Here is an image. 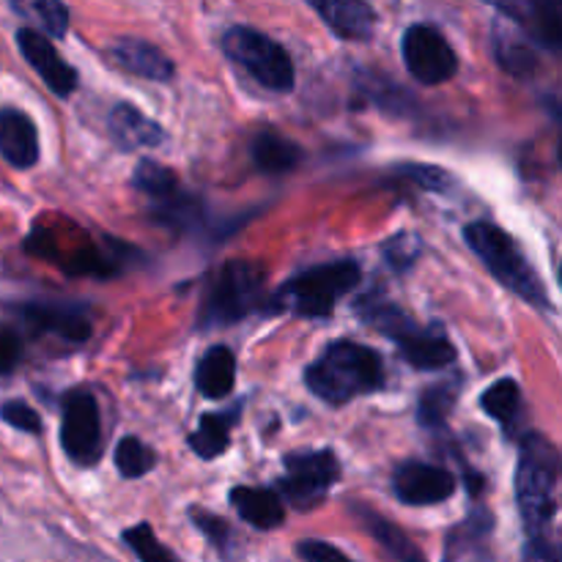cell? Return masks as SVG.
I'll list each match as a JSON object with an SVG mask.
<instances>
[{"instance_id": "obj_1", "label": "cell", "mask_w": 562, "mask_h": 562, "mask_svg": "<svg viewBox=\"0 0 562 562\" xmlns=\"http://www.w3.org/2000/svg\"><path fill=\"white\" fill-rule=\"evenodd\" d=\"M558 448L543 434H527L516 464V503L525 521L530 552L547 562H558V543L552 541V521L558 514Z\"/></svg>"}, {"instance_id": "obj_2", "label": "cell", "mask_w": 562, "mask_h": 562, "mask_svg": "<svg viewBox=\"0 0 562 562\" xmlns=\"http://www.w3.org/2000/svg\"><path fill=\"white\" fill-rule=\"evenodd\" d=\"M305 384L324 404L344 406L384 387V362L357 340H333L305 371Z\"/></svg>"}, {"instance_id": "obj_3", "label": "cell", "mask_w": 562, "mask_h": 562, "mask_svg": "<svg viewBox=\"0 0 562 562\" xmlns=\"http://www.w3.org/2000/svg\"><path fill=\"white\" fill-rule=\"evenodd\" d=\"M464 239L467 245H470V250L481 258L483 267H486L505 289L514 291L516 296H521V300L530 302V305L552 311V300H549L547 289H543V280L538 278L532 263L527 261L525 252L519 250L514 236H508V231H503L494 223H486V220H477V223L467 225Z\"/></svg>"}, {"instance_id": "obj_4", "label": "cell", "mask_w": 562, "mask_h": 562, "mask_svg": "<svg viewBox=\"0 0 562 562\" xmlns=\"http://www.w3.org/2000/svg\"><path fill=\"white\" fill-rule=\"evenodd\" d=\"M267 302V272L261 263L236 258L212 274L203 294L198 327H231Z\"/></svg>"}, {"instance_id": "obj_5", "label": "cell", "mask_w": 562, "mask_h": 562, "mask_svg": "<svg viewBox=\"0 0 562 562\" xmlns=\"http://www.w3.org/2000/svg\"><path fill=\"white\" fill-rule=\"evenodd\" d=\"M362 280L357 261H333L311 267L291 278L269 302V311H289L302 318H327L340 296L355 291Z\"/></svg>"}, {"instance_id": "obj_6", "label": "cell", "mask_w": 562, "mask_h": 562, "mask_svg": "<svg viewBox=\"0 0 562 562\" xmlns=\"http://www.w3.org/2000/svg\"><path fill=\"white\" fill-rule=\"evenodd\" d=\"M362 316L398 346L401 357L417 371H442L456 362V346L439 327H417L406 313L390 302L366 305Z\"/></svg>"}, {"instance_id": "obj_7", "label": "cell", "mask_w": 562, "mask_h": 562, "mask_svg": "<svg viewBox=\"0 0 562 562\" xmlns=\"http://www.w3.org/2000/svg\"><path fill=\"white\" fill-rule=\"evenodd\" d=\"M223 53L269 91L289 93L294 88L296 69L291 55L274 38L256 31V27H228L223 36Z\"/></svg>"}, {"instance_id": "obj_8", "label": "cell", "mask_w": 562, "mask_h": 562, "mask_svg": "<svg viewBox=\"0 0 562 562\" xmlns=\"http://www.w3.org/2000/svg\"><path fill=\"white\" fill-rule=\"evenodd\" d=\"M285 472L278 481L280 499L296 510H313L327 499L329 488L340 481V461L333 450H300L283 461Z\"/></svg>"}, {"instance_id": "obj_9", "label": "cell", "mask_w": 562, "mask_h": 562, "mask_svg": "<svg viewBox=\"0 0 562 562\" xmlns=\"http://www.w3.org/2000/svg\"><path fill=\"white\" fill-rule=\"evenodd\" d=\"M60 448L71 464L93 467L104 453V434L99 404L88 390H69L60 401Z\"/></svg>"}, {"instance_id": "obj_10", "label": "cell", "mask_w": 562, "mask_h": 562, "mask_svg": "<svg viewBox=\"0 0 562 562\" xmlns=\"http://www.w3.org/2000/svg\"><path fill=\"white\" fill-rule=\"evenodd\" d=\"M25 250L33 256L44 258V261H53L55 267L64 269L66 274H93V278H110V274L119 272V263L115 258H110L108 252L99 250L91 239H86V234H80L75 239V245L64 239V234L47 228H33L31 236L25 241Z\"/></svg>"}, {"instance_id": "obj_11", "label": "cell", "mask_w": 562, "mask_h": 562, "mask_svg": "<svg viewBox=\"0 0 562 562\" xmlns=\"http://www.w3.org/2000/svg\"><path fill=\"white\" fill-rule=\"evenodd\" d=\"M401 55H404L409 75L420 86H442V82H448L459 71L456 49L450 47V42L442 36L439 27L426 25V22H417V25H412L404 33Z\"/></svg>"}, {"instance_id": "obj_12", "label": "cell", "mask_w": 562, "mask_h": 562, "mask_svg": "<svg viewBox=\"0 0 562 562\" xmlns=\"http://www.w3.org/2000/svg\"><path fill=\"white\" fill-rule=\"evenodd\" d=\"M456 475L442 467L423 464V461H404L393 475L395 497L412 508H426V505H442L456 494Z\"/></svg>"}, {"instance_id": "obj_13", "label": "cell", "mask_w": 562, "mask_h": 562, "mask_svg": "<svg viewBox=\"0 0 562 562\" xmlns=\"http://www.w3.org/2000/svg\"><path fill=\"white\" fill-rule=\"evenodd\" d=\"M499 11L530 38L532 44L558 53L562 44L560 0H494Z\"/></svg>"}, {"instance_id": "obj_14", "label": "cell", "mask_w": 562, "mask_h": 562, "mask_svg": "<svg viewBox=\"0 0 562 562\" xmlns=\"http://www.w3.org/2000/svg\"><path fill=\"white\" fill-rule=\"evenodd\" d=\"M16 47H20L22 58L31 64V69L42 77L44 86H47L55 97H69V93H75V66H69L60 58L55 44L49 42L42 31H36V27H20V31H16Z\"/></svg>"}, {"instance_id": "obj_15", "label": "cell", "mask_w": 562, "mask_h": 562, "mask_svg": "<svg viewBox=\"0 0 562 562\" xmlns=\"http://www.w3.org/2000/svg\"><path fill=\"white\" fill-rule=\"evenodd\" d=\"M22 318L33 333L58 335L69 344H86L91 338V318L69 302H31L22 307Z\"/></svg>"}, {"instance_id": "obj_16", "label": "cell", "mask_w": 562, "mask_h": 562, "mask_svg": "<svg viewBox=\"0 0 562 562\" xmlns=\"http://www.w3.org/2000/svg\"><path fill=\"white\" fill-rule=\"evenodd\" d=\"M329 25L335 36L346 42H366L376 31V11L368 0H307Z\"/></svg>"}, {"instance_id": "obj_17", "label": "cell", "mask_w": 562, "mask_h": 562, "mask_svg": "<svg viewBox=\"0 0 562 562\" xmlns=\"http://www.w3.org/2000/svg\"><path fill=\"white\" fill-rule=\"evenodd\" d=\"M0 157L16 170L38 162V130L31 115L16 108H0Z\"/></svg>"}, {"instance_id": "obj_18", "label": "cell", "mask_w": 562, "mask_h": 562, "mask_svg": "<svg viewBox=\"0 0 562 562\" xmlns=\"http://www.w3.org/2000/svg\"><path fill=\"white\" fill-rule=\"evenodd\" d=\"M108 53L119 69L130 71V75L135 77H146V80L154 82H168L170 77L176 75L173 60H170L159 47L143 42V38H115L113 47H110Z\"/></svg>"}, {"instance_id": "obj_19", "label": "cell", "mask_w": 562, "mask_h": 562, "mask_svg": "<svg viewBox=\"0 0 562 562\" xmlns=\"http://www.w3.org/2000/svg\"><path fill=\"white\" fill-rule=\"evenodd\" d=\"M110 135L124 151H137V148H154L165 140L162 126L130 102H121L110 110Z\"/></svg>"}, {"instance_id": "obj_20", "label": "cell", "mask_w": 562, "mask_h": 562, "mask_svg": "<svg viewBox=\"0 0 562 562\" xmlns=\"http://www.w3.org/2000/svg\"><path fill=\"white\" fill-rule=\"evenodd\" d=\"M231 505L241 521H247L256 530H274L285 521L283 499L274 488H258V486H236L228 494Z\"/></svg>"}, {"instance_id": "obj_21", "label": "cell", "mask_w": 562, "mask_h": 562, "mask_svg": "<svg viewBox=\"0 0 562 562\" xmlns=\"http://www.w3.org/2000/svg\"><path fill=\"white\" fill-rule=\"evenodd\" d=\"M236 384V357L228 346H212L195 368V387L203 398L220 401Z\"/></svg>"}, {"instance_id": "obj_22", "label": "cell", "mask_w": 562, "mask_h": 562, "mask_svg": "<svg viewBox=\"0 0 562 562\" xmlns=\"http://www.w3.org/2000/svg\"><path fill=\"white\" fill-rule=\"evenodd\" d=\"M250 157L263 173H291L302 162V148L291 137L274 130H261L250 143Z\"/></svg>"}, {"instance_id": "obj_23", "label": "cell", "mask_w": 562, "mask_h": 562, "mask_svg": "<svg viewBox=\"0 0 562 562\" xmlns=\"http://www.w3.org/2000/svg\"><path fill=\"white\" fill-rule=\"evenodd\" d=\"M355 514L357 519H360L362 530H366L395 562H426L423 552L417 549V543L412 541L398 525H393V521L384 519V516H379L376 510L371 508H355Z\"/></svg>"}, {"instance_id": "obj_24", "label": "cell", "mask_w": 562, "mask_h": 562, "mask_svg": "<svg viewBox=\"0 0 562 562\" xmlns=\"http://www.w3.org/2000/svg\"><path fill=\"white\" fill-rule=\"evenodd\" d=\"M239 420V406L236 409H225V412H209V415L201 417L195 431L187 437V445L201 456L203 461H212L217 456H223L231 445V428L236 426Z\"/></svg>"}, {"instance_id": "obj_25", "label": "cell", "mask_w": 562, "mask_h": 562, "mask_svg": "<svg viewBox=\"0 0 562 562\" xmlns=\"http://www.w3.org/2000/svg\"><path fill=\"white\" fill-rule=\"evenodd\" d=\"M494 58L514 77H530L538 69L536 44L525 36H516L503 25L494 27Z\"/></svg>"}, {"instance_id": "obj_26", "label": "cell", "mask_w": 562, "mask_h": 562, "mask_svg": "<svg viewBox=\"0 0 562 562\" xmlns=\"http://www.w3.org/2000/svg\"><path fill=\"white\" fill-rule=\"evenodd\" d=\"M456 401H459V379H445V382L431 384L417 404V423L428 431H439L448 423Z\"/></svg>"}, {"instance_id": "obj_27", "label": "cell", "mask_w": 562, "mask_h": 562, "mask_svg": "<svg viewBox=\"0 0 562 562\" xmlns=\"http://www.w3.org/2000/svg\"><path fill=\"white\" fill-rule=\"evenodd\" d=\"M206 217L203 212L201 198L190 195V192L179 190L176 195L165 198V201L151 203V220L168 225L173 231H192L201 225V220Z\"/></svg>"}, {"instance_id": "obj_28", "label": "cell", "mask_w": 562, "mask_h": 562, "mask_svg": "<svg viewBox=\"0 0 562 562\" xmlns=\"http://www.w3.org/2000/svg\"><path fill=\"white\" fill-rule=\"evenodd\" d=\"M11 9L44 36L64 38L69 33V9L60 0H11Z\"/></svg>"}, {"instance_id": "obj_29", "label": "cell", "mask_w": 562, "mask_h": 562, "mask_svg": "<svg viewBox=\"0 0 562 562\" xmlns=\"http://www.w3.org/2000/svg\"><path fill=\"white\" fill-rule=\"evenodd\" d=\"M481 406L492 420H497L499 426H505L510 431L521 415L519 382H514V379H499V382H494L492 387L481 395Z\"/></svg>"}, {"instance_id": "obj_30", "label": "cell", "mask_w": 562, "mask_h": 562, "mask_svg": "<svg viewBox=\"0 0 562 562\" xmlns=\"http://www.w3.org/2000/svg\"><path fill=\"white\" fill-rule=\"evenodd\" d=\"M132 187L137 192H143V195L151 198L154 203L165 201V198L176 195L181 190L179 176L170 168H165V165L154 162V159H140L137 162L135 173H132Z\"/></svg>"}, {"instance_id": "obj_31", "label": "cell", "mask_w": 562, "mask_h": 562, "mask_svg": "<svg viewBox=\"0 0 562 562\" xmlns=\"http://www.w3.org/2000/svg\"><path fill=\"white\" fill-rule=\"evenodd\" d=\"M154 467H157V453H154L143 439L124 437L115 445V470H119L121 477H126V481L143 477L146 472H151Z\"/></svg>"}, {"instance_id": "obj_32", "label": "cell", "mask_w": 562, "mask_h": 562, "mask_svg": "<svg viewBox=\"0 0 562 562\" xmlns=\"http://www.w3.org/2000/svg\"><path fill=\"white\" fill-rule=\"evenodd\" d=\"M121 538H124L126 547L137 554V560L140 562H181L168 547H165V543H159V538L154 536L151 525H146V521L124 530L121 532Z\"/></svg>"}, {"instance_id": "obj_33", "label": "cell", "mask_w": 562, "mask_h": 562, "mask_svg": "<svg viewBox=\"0 0 562 562\" xmlns=\"http://www.w3.org/2000/svg\"><path fill=\"white\" fill-rule=\"evenodd\" d=\"M190 519H192V525H195L198 530L209 538V543H212V547H217L220 552L228 554L231 538H234L228 521L220 519V516H214V514H206V510H201V508H192Z\"/></svg>"}, {"instance_id": "obj_34", "label": "cell", "mask_w": 562, "mask_h": 562, "mask_svg": "<svg viewBox=\"0 0 562 562\" xmlns=\"http://www.w3.org/2000/svg\"><path fill=\"white\" fill-rule=\"evenodd\" d=\"M0 417H3V423L14 426L16 431L42 434V428H44L38 412L31 409L25 401H9V404H3V409H0Z\"/></svg>"}, {"instance_id": "obj_35", "label": "cell", "mask_w": 562, "mask_h": 562, "mask_svg": "<svg viewBox=\"0 0 562 562\" xmlns=\"http://www.w3.org/2000/svg\"><path fill=\"white\" fill-rule=\"evenodd\" d=\"M401 176L412 179L415 184H420L423 190H431V192H445L453 181L450 176L445 173L442 168H434V165H404L401 168Z\"/></svg>"}, {"instance_id": "obj_36", "label": "cell", "mask_w": 562, "mask_h": 562, "mask_svg": "<svg viewBox=\"0 0 562 562\" xmlns=\"http://www.w3.org/2000/svg\"><path fill=\"white\" fill-rule=\"evenodd\" d=\"M417 250H420V241H417L412 234H398L384 245V256H387L390 267L398 269V272L409 269V263L415 261Z\"/></svg>"}, {"instance_id": "obj_37", "label": "cell", "mask_w": 562, "mask_h": 562, "mask_svg": "<svg viewBox=\"0 0 562 562\" xmlns=\"http://www.w3.org/2000/svg\"><path fill=\"white\" fill-rule=\"evenodd\" d=\"M296 554L302 562H355L346 558L338 547L327 541H316V538H307V541L296 543Z\"/></svg>"}, {"instance_id": "obj_38", "label": "cell", "mask_w": 562, "mask_h": 562, "mask_svg": "<svg viewBox=\"0 0 562 562\" xmlns=\"http://www.w3.org/2000/svg\"><path fill=\"white\" fill-rule=\"evenodd\" d=\"M22 360V340L14 329H0V373H11Z\"/></svg>"}]
</instances>
